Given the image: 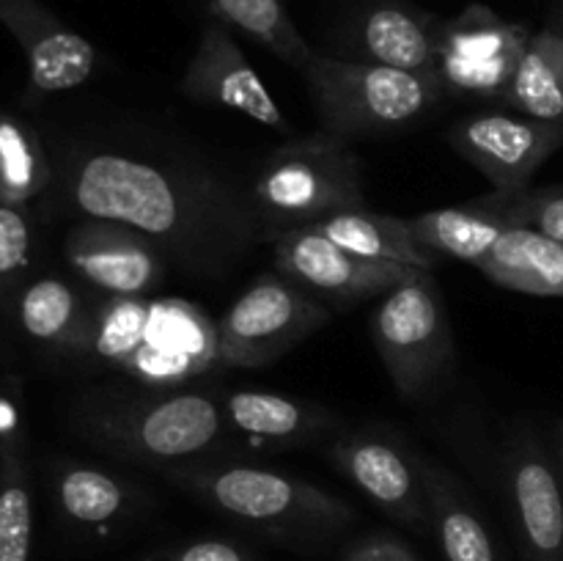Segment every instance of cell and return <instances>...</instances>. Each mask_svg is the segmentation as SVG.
<instances>
[{
  "mask_svg": "<svg viewBox=\"0 0 563 561\" xmlns=\"http://www.w3.org/2000/svg\"><path fill=\"white\" fill-rule=\"evenodd\" d=\"M47 182L49 165L36 132L11 116H0V204L22 207Z\"/></svg>",
  "mask_w": 563,
  "mask_h": 561,
  "instance_id": "cell-26",
  "label": "cell"
},
{
  "mask_svg": "<svg viewBox=\"0 0 563 561\" xmlns=\"http://www.w3.org/2000/svg\"><path fill=\"white\" fill-rule=\"evenodd\" d=\"M11 424V410L5 405H0V429H5Z\"/></svg>",
  "mask_w": 563,
  "mask_h": 561,
  "instance_id": "cell-33",
  "label": "cell"
},
{
  "mask_svg": "<svg viewBox=\"0 0 563 561\" xmlns=\"http://www.w3.org/2000/svg\"><path fill=\"white\" fill-rule=\"evenodd\" d=\"M372 339L401 399L418 402L440 388L456 361L443 295L432 273H418L383 297Z\"/></svg>",
  "mask_w": 563,
  "mask_h": 561,
  "instance_id": "cell-7",
  "label": "cell"
},
{
  "mask_svg": "<svg viewBox=\"0 0 563 561\" xmlns=\"http://www.w3.org/2000/svg\"><path fill=\"white\" fill-rule=\"evenodd\" d=\"M247 193L269 237L366 207L361 160L346 138L328 130L284 143L262 165Z\"/></svg>",
  "mask_w": 563,
  "mask_h": 561,
  "instance_id": "cell-3",
  "label": "cell"
},
{
  "mask_svg": "<svg viewBox=\"0 0 563 561\" xmlns=\"http://www.w3.org/2000/svg\"><path fill=\"white\" fill-rule=\"evenodd\" d=\"M504 468L522 559L563 561V482L548 451L531 435H517Z\"/></svg>",
  "mask_w": 563,
  "mask_h": 561,
  "instance_id": "cell-13",
  "label": "cell"
},
{
  "mask_svg": "<svg viewBox=\"0 0 563 561\" xmlns=\"http://www.w3.org/2000/svg\"><path fill=\"white\" fill-rule=\"evenodd\" d=\"M561 468H563V435H561ZM563 482V479H561Z\"/></svg>",
  "mask_w": 563,
  "mask_h": 561,
  "instance_id": "cell-34",
  "label": "cell"
},
{
  "mask_svg": "<svg viewBox=\"0 0 563 561\" xmlns=\"http://www.w3.org/2000/svg\"><path fill=\"white\" fill-rule=\"evenodd\" d=\"M344 561H418L410 548L390 537H366L346 550Z\"/></svg>",
  "mask_w": 563,
  "mask_h": 561,
  "instance_id": "cell-31",
  "label": "cell"
},
{
  "mask_svg": "<svg viewBox=\"0 0 563 561\" xmlns=\"http://www.w3.org/2000/svg\"><path fill=\"white\" fill-rule=\"evenodd\" d=\"M209 9L223 25L236 28L253 42L264 44L284 64L306 69L317 50L300 36L284 0H209Z\"/></svg>",
  "mask_w": 563,
  "mask_h": 561,
  "instance_id": "cell-25",
  "label": "cell"
},
{
  "mask_svg": "<svg viewBox=\"0 0 563 561\" xmlns=\"http://www.w3.org/2000/svg\"><path fill=\"white\" fill-rule=\"evenodd\" d=\"M308 229L319 231L328 240H333L335 245L346 248V251L357 253V256L377 258V262L410 264V267L427 270V273L438 267V256L418 245L407 218H394V215L355 207L330 215V218L319 220V223L308 226Z\"/></svg>",
  "mask_w": 563,
  "mask_h": 561,
  "instance_id": "cell-21",
  "label": "cell"
},
{
  "mask_svg": "<svg viewBox=\"0 0 563 561\" xmlns=\"http://www.w3.org/2000/svg\"><path fill=\"white\" fill-rule=\"evenodd\" d=\"M330 460L341 473L394 520L405 526L429 522L423 460L385 435L361 432L335 440Z\"/></svg>",
  "mask_w": 563,
  "mask_h": 561,
  "instance_id": "cell-14",
  "label": "cell"
},
{
  "mask_svg": "<svg viewBox=\"0 0 563 561\" xmlns=\"http://www.w3.org/2000/svg\"><path fill=\"white\" fill-rule=\"evenodd\" d=\"M174 479L223 515L284 537H328L355 520L352 506L317 484L264 468H181Z\"/></svg>",
  "mask_w": 563,
  "mask_h": 561,
  "instance_id": "cell-5",
  "label": "cell"
},
{
  "mask_svg": "<svg viewBox=\"0 0 563 561\" xmlns=\"http://www.w3.org/2000/svg\"><path fill=\"white\" fill-rule=\"evenodd\" d=\"M451 146L495 190H526L539 168L563 146V127L509 113H476L449 130Z\"/></svg>",
  "mask_w": 563,
  "mask_h": 561,
  "instance_id": "cell-11",
  "label": "cell"
},
{
  "mask_svg": "<svg viewBox=\"0 0 563 561\" xmlns=\"http://www.w3.org/2000/svg\"><path fill=\"white\" fill-rule=\"evenodd\" d=\"M429 520L449 561H500L495 539L449 468L423 460Z\"/></svg>",
  "mask_w": 563,
  "mask_h": 561,
  "instance_id": "cell-20",
  "label": "cell"
},
{
  "mask_svg": "<svg viewBox=\"0 0 563 561\" xmlns=\"http://www.w3.org/2000/svg\"><path fill=\"white\" fill-rule=\"evenodd\" d=\"M181 94L190 102L236 110L269 130L289 132V121L264 86L262 75L220 20L203 28L201 42L181 77Z\"/></svg>",
  "mask_w": 563,
  "mask_h": 561,
  "instance_id": "cell-12",
  "label": "cell"
},
{
  "mask_svg": "<svg viewBox=\"0 0 563 561\" xmlns=\"http://www.w3.org/2000/svg\"><path fill=\"white\" fill-rule=\"evenodd\" d=\"M66 262L77 275L115 297H137L163 284L165 258L126 226L93 220L75 226L66 240Z\"/></svg>",
  "mask_w": 563,
  "mask_h": 561,
  "instance_id": "cell-16",
  "label": "cell"
},
{
  "mask_svg": "<svg viewBox=\"0 0 563 561\" xmlns=\"http://www.w3.org/2000/svg\"><path fill=\"white\" fill-rule=\"evenodd\" d=\"M20 324L44 344L71 352H88L93 319L66 280L38 278L22 292Z\"/></svg>",
  "mask_w": 563,
  "mask_h": 561,
  "instance_id": "cell-23",
  "label": "cell"
},
{
  "mask_svg": "<svg viewBox=\"0 0 563 561\" xmlns=\"http://www.w3.org/2000/svg\"><path fill=\"white\" fill-rule=\"evenodd\" d=\"M559 9H561V28H563V0L559 3Z\"/></svg>",
  "mask_w": 563,
  "mask_h": 561,
  "instance_id": "cell-35",
  "label": "cell"
},
{
  "mask_svg": "<svg viewBox=\"0 0 563 561\" xmlns=\"http://www.w3.org/2000/svg\"><path fill=\"white\" fill-rule=\"evenodd\" d=\"M170 561H253L236 544L223 542V539H203V542L187 544L185 550L174 556Z\"/></svg>",
  "mask_w": 563,
  "mask_h": 561,
  "instance_id": "cell-32",
  "label": "cell"
},
{
  "mask_svg": "<svg viewBox=\"0 0 563 561\" xmlns=\"http://www.w3.org/2000/svg\"><path fill=\"white\" fill-rule=\"evenodd\" d=\"M275 267L280 275L295 280L313 297H324L339 306H352L366 297L388 295L401 280L427 270L410 264L377 262V258L357 256L346 248L335 245L313 229L278 231L269 237Z\"/></svg>",
  "mask_w": 563,
  "mask_h": 561,
  "instance_id": "cell-10",
  "label": "cell"
},
{
  "mask_svg": "<svg viewBox=\"0 0 563 561\" xmlns=\"http://www.w3.org/2000/svg\"><path fill=\"white\" fill-rule=\"evenodd\" d=\"M330 319L319 297L286 275H258L214 324L218 363L258 369L278 361Z\"/></svg>",
  "mask_w": 563,
  "mask_h": 561,
  "instance_id": "cell-8",
  "label": "cell"
},
{
  "mask_svg": "<svg viewBox=\"0 0 563 561\" xmlns=\"http://www.w3.org/2000/svg\"><path fill=\"white\" fill-rule=\"evenodd\" d=\"M438 31L440 20L432 14L401 0H374L357 11L350 25V44L357 55L352 61L438 75Z\"/></svg>",
  "mask_w": 563,
  "mask_h": 561,
  "instance_id": "cell-18",
  "label": "cell"
},
{
  "mask_svg": "<svg viewBox=\"0 0 563 561\" xmlns=\"http://www.w3.org/2000/svg\"><path fill=\"white\" fill-rule=\"evenodd\" d=\"M528 119L563 127V28L548 25L531 33L509 94L504 99Z\"/></svg>",
  "mask_w": 563,
  "mask_h": 561,
  "instance_id": "cell-22",
  "label": "cell"
},
{
  "mask_svg": "<svg viewBox=\"0 0 563 561\" xmlns=\"http://www.w3.org/2000/svg\"><path fill=\"white\" fill-rule=\"evenodd\" d=\"M82 438L135 462H174L201 454L223 432L225 413L196 391L97 388L75 410Z\"/></svg>",
  "mask_w": 563,
  "mask_h": 561,
  "instance_id": "cell-2",
  "label": "cell"
},
{
  "mask_svg": "<svg viewBox=\"0 0 563 561\" xmlns=\"http://www.w3.org/2000/svg\"><path fill=\"white\" fill-rule=\"evenodd\" d=\"M0 25L16 38L31 86L42 94L82 86L97 66V50L38 0H0Z\"/></svg>",
  "mask_w": 563,
  "mask_h": 561,
  "instance_id": "cell-15",
  "label": "cell"
},
{
  "mask_svg": "<svg viewBox=\"0 0 563 561\" xmlns=\"http://www.w3.org/2000/svg\"><path fill=\"white\" fill-rule=\"evenodd\" d=\"M69 198L93 220L146 237L159 256L196 275H223L269 240L251 193L207 168L97 148L75 160Z\"/></svg>",
  "mask_w": 563,
  "mask_h": 561,
  "instance_id": "cell-1",
  "label": "cell"
},
{
  "mask_svg": "<svg viewBox=\"0 0 563 561\" xmlns=\"http://www.w3.org/2000/svg\"><path fill=\"white\" fill-rule=\"evenodd\" d=\"M522 226L542 231L563 245V187L526 190V196H522Z\"/></svg>",
  "mask_w": 563,
  "mask_h": 561,
  "instance_id": "cell-30",
  "label": "cell"
},
{
  "mask_svg": "<svg viewBox=\"0 0 563 561\" xmlns=\"http://www.w3.org/2000/svg\"><path fill=\"white\" fill-rule=\"evenodd\" d=\"M58 504L71 520L82 526H102L124 515L130 506V490L113 473L75 465L58 476Z\"/></svg>",
  "mask_w": 563,
  "mask_h": 561,
  "instance_id": "cell-27",
  "label": "cell"
},
{
  "mask_svg": "<svg viewBox=\"0 0 563 561\" xmlns=\"http://www.w3.org/2000/svg\"><path fill=\"white\" fill-rule=\"evenodd\" d=\"M31 253V226L20 207L0 204V278H14L27 264Z\"/></svg>",
  "mask_w": 563,
  "mask_h": 561,
  "instance_id": "cell-29",
  "label": "cell"
},
{
  "mask_svg": "<svg viewBox=\"0 0 563 561\" xmlns=\"http://www.w3.org/2000/svg\"><path fill=\"white\" fill-rule=\"evenodd\" d=\"M223 413L240 432L278 443L306 440L328 424L324 413L269 391H234L225 399Z\"/></svg>",
  "mask_w": 563,
  "mask_h": 561,
  "instance_id": "cell-24",
  "label": "cell"
},
{
  "mask_svg": "<svg viewBox=\"0 0 563 561\" xmlns=\"http://www.w3.org/2000/svg\"><path fill=\"white\" fill-rule=\"evenodd\" d=\"M33 504L20 443L0 457V561H31Z\"/></svg>",
  "mask_w": 563,
  "mask_h": 561,
  "instance_id": "cell-28",
  "label": "cell"
},
{
  "mask_svg": "<svg viewBox=\"0 0 563 561\" xmlns=\"http://www.w3.org/2000/svg\"><path fill=\"white\" fill-rule=\"evenodd\" d=\"M531 31L487 6H467L454 20H440L438 72L443 91L460 97L506 99Z\"/></svg>",
  "mask_w": 563,
  "mask_h": 561,
  "instance_id": "cell-9",
  "label": "cell"
},
{
  "mask_svg": "<svg viewBox=\"0 0 563 561\" xmlns=\"http://www.w3.org/2000/svg\"><path fill=\"white\" fill-rule=\"evenodd\" d=\"M201 324L207 322L190 308L119 297L93 319L88 352L143 383L165 388L198 372L207 358L218 361V352L201 344V336H214V330H203Z\"/></svg>",
  "mask_w": 563,
  "mask_h": 561,
  "instance_id": "cell-6",
  "label": "cell"
},
{
  "mask_svg": "<svg viewBox=\"0 0 563 561\" xmlns=\"http://www.w3.org/2000/svg\"><path fill=\"white\" fill-rule=\"evenodd\" d=\"M504 289L539 297H563V245L528 226L506 231L478 264Z\"/></svg>",
  "mask_w": 563,
  "mask_h": 561,
  "instance_id": "cell-19",
  "label": "cell"
},
{
  "mask_svg": "<svg viewBox=\"0 0 563 561\" xmlns=\"http://www.w3.org/2000/svg\"><path fill=\"white\" fill-rule=\"evenodd\" d=\"M300 75L324 130L346 141L416 124L443 94L438 75L322 53H313Z\"/></svg>",
  "mask_w": 563,
  "mask_h": 561,
  "instance_id": "cell-4",
  "label": "cell"
},
{
  "mask_svg": "<svg viewBox=\"0 0 563 561\" xmlns=\"http://www.w3.org/2000/svg\"><path fill=\"white\" fill-rule=\"evenodd\" d=\"M526 190H493L471 204L407 218V223L423 251L434 253L438 258L451 256L478 267L506 231L522 226Z\"/></svg>",
  "mask_w": 563,
  "mask_h": 561,
  "instance_id": "cell-17",
  "label": "cell"
}]
</instances>
